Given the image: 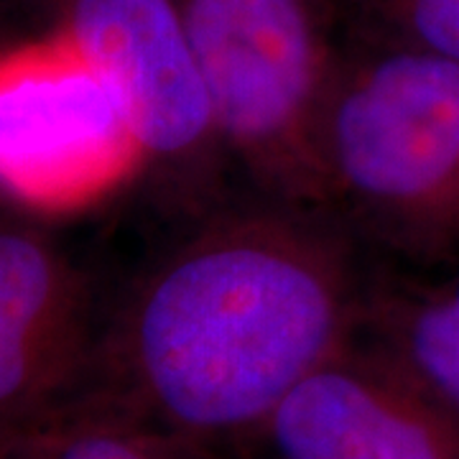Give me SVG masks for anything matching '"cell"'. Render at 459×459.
Masks as SVG:
<instances>
[{
    "instance_id": "obj_10",
    "label": "cell",
    "mask_w": 459,
    "mask_h": 459,
    "mask_svg": "<svg viewBox=\"0 0 459 459\" xmlns=\"http://www.w3.org/2000/svg\"><path fill=\"white\" fill-rule=\"evenodd\" d=\"M380 39L459 62V0H360Z\"/></svg>"
},
{
    "instance_id": "obj_1",
    "label": "cell",
    "mask_w": 459,
    "mask_h": 459,
    "mask_svg": "<svg viewBox=\"0 0 459 459\" xmlns=\"http://www.w3.org/2000/svg\"><path fill=\"white\" fill-rule=\"evenodd\" d=\"M352 238L332 212L265 195L207 212L102 312L84 394L238 446L360 337L370 286Z\"/></svg>"
},
{
    "instance_id": "obj_8",
    "label": "cell",
    "mask_w": 459,
    "mask_h": 459,
    "mask_svg": "<svg viewBox=\"0 0 459 459\" xmlns=\"http://www.w3.org/2000/svg\"><path fill=\"white\" fill-rule=\"evenodd\" d=\"M360 340L459 419V273L373 289Z\"/></svg>"
},
{
    "instance_id": "obj_7",
    "label": "cell",
    "mask_w": 459,
    "mask_h": 459,
    "mask_svg": "<svg viewBox=\"0 0 459 459\" xmlns=\"http://www.w3.org/2000/svg\"><path fill=\"white\" fill-rule=\"evenodd\" d=\"M238 446L250 459H459V419L358 337Z\"/></svg>"
},
{
    "instance_id": "obj_4",
    "label": "cell",
    "mask_w": 459,
    "mask_h": 459,
    "mask_svg": "<svg viewBox=\"0 0 459 459\" xmlns=\"http://www.w3.org/2000/svg\"><path fill=\"white\" fill-rule=\"evenodd\" d=\"M146 171L120 102L62 33L0 39V199L36 214L95 207Z\"/></svg>"
},
{
    "instance_id": "obj_6",
    "label": "cell",
    "mask_w": 459,
    "mask_h": 459,
    "mask_svg": "<svg viewBox=\"0 0 459 459\" xmlns=\"http://www.w3.org/2000/svg\"><path fill=\"white\" fill-rule=\"evenodd\" d=\"M98 291L41 228L0 217V444L90 385Z\"/></svg>"
},
{
    "instance_id": "obj_3",
    "label": "cell",
    "mask_w": 459,
    "mask_h": 459,
    "mask_svg": "<svg viewBox=\"0 0 459 459\" xmlns=\"http://www.w3.org/2000/svg\"><path fill=\"white\" fill-rule=\"evenodd\" d=\"M230 164L258 195L327 212L319 126L340 51L309 0H171Z\"/></svg>"
},
{
    "instance_id": "obj_2",
    "label": "cell",
    "mask_w": 459,
    "mask_h": 459,
    "mask_svg": "<svg viewBox=\"0 0 459 459\" xmlns=\"http://www.w3.org/2000/svg\"><path fill=\"white\" fill-rule=\"evenodd\" d=\"M319 161L352 235L424 261H459V62L377 36L340 51Z\"/></svg>"
},
{
    "instance_id": "obj_5",
    "label": "cell",
    "mask_w": 459,
    "mask_h": 459,
    "mask_svg": "<svg viewBox=\"0 0 459 459\" xmlns=\"http://www.w3.org/2000/svg\"><path fill=\"white\" fill-rule=\"evenodd\" d=\"M29 26L62 33L120 102L146 171L210 202L228 156L171 0H8Z\"/></svg>"
},
{
    "instance_id": "obj_9",
    "label": "cell",
    "mask_w": 459,
    "mask_h": 459,
    "mask_svg": "<svg viewBox=\"0 0 459 459\" xmlns=\"http://www.w3.org/2000/svg\"><path fill=\"white\" fill-rule=\"evenodd\" d=\"M0 459H220V449L82 394L0 444Z\"/></svg>"
}]
</instances>
